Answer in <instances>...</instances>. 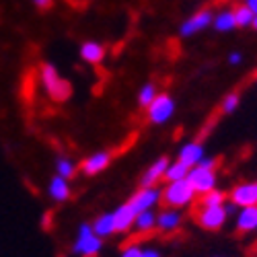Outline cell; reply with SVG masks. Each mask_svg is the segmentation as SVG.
I'll return each mask as SVG.
<instances>
[{
    "label": "cell",
    "instance_id": "cell-1",
    "mask_svg": "<svg viewBox=\"0 0 257 257\" xmlns=\"http://www.w3.org/2000/svg\"><path fill=\"white\" fill-rule=\"evenodd\" d=\"M39 82H41V87H44V91L50 95V99H54L56 103H64V101H68L70 95H72V84L64 78L54 64L46 62V64H41V68H39Z\"/></svg>",
    "mask_w": 257,
    "mask_h": 257
},
{
    "label": "cell",
    "instance_id": "cell-2",
    "mask_svg": "<svg viewBox=\"0 0 257 257\" xmlns=\"http://www.w3.org/2000/svg\"><path fill=\"white\" fill-rule=\"evenodd\" d=\"M198 200V194L196 189L191 187V183L187 179H181V181H171L163 187V204L165 208H175V210H181V208H187Z\"/></svg>",
    "mask_w": 257,
    "mask_h": 257
},
{
    "label": "cell",
    "instance_id": "cell-3",
    "mask_svg": "<svg viewBox=\"0 0 257 257\" xmlns=\"http://www.w3.org/2000/svg\"><path fill=\"white\" fill-rule=\"evenodd\" d=\"M175 99L169 93H159L157 99L146 107V117L155 125H165L167 121H171V117L175 115Z\"/></svg>",
    "mask_w": 257,
    "mask_h": 257
},
{
    "label": "cell",
    "instance_id": "cell-4",
    "mask_svg": "<svg viewBox=\"0 0 257 257\" xmlns=\"http://www.w3.org/2000/svg\"><path fill=\"white\" fill-rule=\"evenodd\" d=\"M228 218L224 206H196L194 220L204 230H220Z\"/></svg>",
    "mask_w": 257,
    "mask_h": 257
},
{
    "label": "cell",
    "instance_id": "cell-5",
    "mask_svg": "<svg viewBox=\"0 0 257 257\" xmlns=\"http://www.w3.org/2000/svg\"><path fill=\"white\" fill-rule=\"evenodd\" d=\"M216 167H194V169H189V175H187V181L191 183V187L196 189V194L198 196H204L208 194V191L212 189H216Z\"/></svg>",
    "mask_w": 257,
    "mask_h": 257
},
{
    "label": "cell",
    "instance_id": "cell-6",
    "mask_svg": "<svg viewBox=\"0 0 257 257\" xmlns=\"http://www.w3.org/2000/svg\"><path fill=\"white\" fill-rule=\"evenodd\" d=\"M103 239L93 230L91 224H80L78 228V237L74 241V253L80 257H95L101 249Z\"/></svg>",
    "mask_w": 257,
    "mask_h": 257
},
{
    "label": "cell",
    "instance_id": "cell-7",
    "mask_svg": "<svg viewBox=\"0 0 257 257\" xmlns=\"http://www.w3.org/2000/svg\"><path fill=\"white\" fill-rule=\"evenodd\" d=\"M161 200H163V189L153 185V187H138V191H134L127 204L136 210V214H140L146 210H155L161 204Z\"/></svg>",
    "mask_w": 257,
    "mask_h": 257
},
{
    "label": "cell",
    "instance_id": "cell-8",
    "mask_svg": "<svg viewBox=\"0 0 257 257\" xmlns=\"http://www.w3.org/2000/svg\"><path fill=\"white\" fill-rule=\"evenodd\" d=\"M212 21H214V13L210 9H200L194 15H189L179 25V35L181 37H194V35L202 33L204 29L212 27Z\"/></svg>",
    "mask_w": 257,
    "mask_h": 257
},
{
    "label": "cell",
    "instance_id": "cell-9",
    "mask_svg": "<svg viewBox=\"0 0 257 257\" xmlns=\"http://www.w3.org/2000/svg\"><path fill=\"white\" fill-rule=\"evenodd\" d=\"M181 222H183V214L181 210H175V208H163L159 214H157V230L161 234H173L181 228Z\"/></svg>",
    "mask_w": 257,
    "mask_h": 257
},
{
    "label": "cell",
    "instance_id": "cell-10",
    "mask_svg": "<svg viewBox=\"0 0 257 257\" xmlns=\"http://www.w3.org/2000/svg\"><path fill=\"white\" fill-rule=\"evenodd\" d=\"M206 157V148L200 140H189L185 142L181 148H179V155H177V161H181L183 165H187L189 169L198 167Z\"/></svg>",
    "mask_w": 257,
    "mask_h": 257
},
{
    "label": "cell",
    "instance_id": "cell-11",
    "mask_svg": "<svg viewBox=\"0 0 257 257\" xmlns=\"http://www.w3.org/2000/svg\"><path fill=\"white\" fill-rule=\"evenodd\" d=\"M111 163V153H107V151H99V153H93L89 155L87 159H84L78 167L84 175H89V177H95L99 173H103V171L109 167Z\"/></svg>",
    "mask_w": 257,
    "mask_h": 257
},
{
    "label": "cell",
    "instance_id": "cell-12",
    "mask_svg": "<svg viewBox=\"0 0 257 257\" xmlns=\"http://www.w3.org/2000/svg\"><path fill=\"white\" fill-rule=\"evenodd\" d=\"M169 163H171L169 157H165V155L159 157V159L142 173V177H140V187H153V185H157L159 181H165V171H167Z\"/></svg>",
    "mask_w": 257,
    "mask_h": 257
},
{
    "label": "cell",
    "instance_id": "cell-13",
    "mask_svg": "<svg viewBox=\"0 0 257 257\" xmlns=\"http://www.w3.org/2000/svg\"><path fill=\"white\" fill-rule=\"evenodd\" d=\"M228 200L234 202L239 208H245V206H255L257 204V181L253 183H241L234 187L230 194H228Z\"/></svg>",
    "mask_w": 257,
    "mask_h": 257
},
{
    "label": "cell",
    "instance_id": "cell-14",
    "mask_svg": "<svg viewBox=\"0 0 257 257\" xmlns=\"http://www.w3.org/2000/svg\"><path fill=\"white\" fill-rule=\"evenodd\" d=\"M78 54H80L82 62L91 64V66H99V64L105 60V56H107V50H105V46L101 44V41L89 39V41H84V44L80 46Z\"/></svg>",
    "mask_w": 257,
    "mask_h": 257
},
{
    "label": "cell",
    "instance_id": "cell-15",
    "mask_svg": "<svg viewBox=\"0 0 257 257\" xmlns=\"http://www.w3.org/2000/svg\"><path fill=\"white\" fill-rule=\"evenodd\" d=\"M113 222H115V232H130L136 222V210L130 204H121L113 210Z\"/></svg>",
    "mask_w": 257,
    "mask_h": 257
},
{
    "label": "cell",
    "instance_id": "cell-16",
    "mask_svg": "<svg viewBox=\"0 0 257 257\" xmlns=\"http://www.w3.org/2000/svg\"><path fill=\"white\" fill-rule=\"evenodd\" d=\"M257 230V204L255 206H245L237 214V232L247 234Z\"/></svg>",
    "mask_w": 257,
    "mask_h": 257
},
{
    "label": "cell",
    "instance_id": "cell-17",
    "mask_svg": "<svg viewBox=\"0 0 257 257\" xmlns=\"http://www.w3.org/2000/svg\"><path fill=\"white\" fill-rule=\"evenodd\" d=\"M214 31L218 33H230L237 29V19H234V11L232 9H222L218 13H214V21H212Z\"/></svg>",
    "mask_w": 257,
    "mask_h": 257
},
{
    "label": "cell",
    "instance_id": "cell-18",
    "mask_svg": "<svg viewBox=\"0 0 257 257\" xmlns=\"http://www.w3.org/2000/svg\"><path fill=\"white\" fill-rule=\"evenodd\" d=\"M48 194L54 202H66L70 198V185L68 179H64L60 175H54L50 185H48Z\"/></svg>",
    "mask_w": 257,
    "mask_h": 257
},
{
    "label": "cell",
    "instance_id": "cell-19",
    "mask_svg": "<svg viewBox=\"0 0 257 257\" xmlns=\"http://www.w3.org/2000/svg\"><path fill=\"white\" fill-rule=\"evenodd\" d=\"M157 230V212L155 210H146L136 214V222H134V232L136 234H151Z\"/></svg>",
    "mask_w": 257,
    "mask_h": 257
},
{
    "label": "cell",
    "instance_id": "cell-20",
    "mask_svg": "<svg viewBox=\"0 0 257 257\" xmlns=\"http://www.w3.org/2000/svg\"><path fill=\"white\" fill-rule=\"evenodd\" d=\"M93 230L99 234L101 239L109 237V234L115 232V222H113V212H105V214H99V216L93 220Z\"/></svg>",
    "mask_w": 257,
    "mask_h": 257
},
{
    "label": "cell",
    "instance_id": "cell-21",
    "mask_svg": "<svg viewBox=\"0 0 257 257\" xmlns=\"http://www.w3.org/2000/svg\"><path fill=\"white\" fill-rule=\"evenodd\" d=\"M54 167H56V175L68 179V181L76 175V171L80 169V167H78L72 159H68V157H58L56 163H54Z\"/></svg>",
    "mask_w": 257,
    "mask_h": 257
},
{
    "label": "cell",
    "instance_id": "cell-22",
    "mask_svg": "<svg viewBox=\"0 0 257 257\" xmlns=\"http://www.w3.org/2000/svg\"><path fill=\"white\" fill-rule=\"evenodd\" d=\"M189 175V167L183 165L181 161H171L167 171H165V181L171 183V181H181V179H187Z\"/></svg>",
    "mask_w": 257,
    "mask_h": 257
},
{
    "label": "cell",
    "instance_id": "cell-23",
    "mask_svg": "<svg viewBox=\"0 0 257 257\" xmlns=\"http://www.w3.org/2000/svg\"><path fill=\"white\" fill-rule=\"evenodd\" d=\"M234 11V19H237V27L239 29H247V27H253V19H255V13L245 5V3H241V5H237L232 9Z\"/></svg>",
    "mask_w": 257,
    "mask_h": 257
},
{
    "label": "cell",
    "instance_id": "cell-24",
    "mask_svg": "<svg viewBox=\"0 0 257 257\" xmlns=\"http://www.w3.org/2000/svg\"><path fill=\"white\" fill-rule=\"evenodd\" d=\"M228 200V196L220 189H212L204 196H198L196 206H224V202Z\"/></svg>",
    "mask_w": 257,
    "mask_h": 257
},
{
    "label": "cell",
    "instance_id": "cell-25",
    "mask_svg": "<svg viewBox=\"0 0 257 257\" xmlns=\"http://www.w3.org/2000/svg\"><path fill=\"white\" fill-rule=\"evenodd\" d=\"M157 95H159V89L155 87V84H153V82H144L142 87L138 89V97H136V101H138L140 107H144V109H146V107L157 99Z\"/></svg>",
    "mask_w": 257,
    "mask_h": 257
},
{
    "label": "cell",
    "instance_id": "cell-26",
    "mask_svg": "<svg viewBox=\"0 0 257 257\" xmlns=\"http://www.w3.org/2000/svg\"><path fill=\"white\" fill-rule=\"evenodd\" d=\"M239 105H241V95L237 91H232V93L224 95V99L220 101V111L224 115H230V113H234L239 109Z\"/></svg>",
    "mask_w": 257,
    "mask_h": 257
},
{
    "label": "cell",
    "instance_id": "cell-27",
    "mask_svg": "<svg viewBox=\"0 0 257 257\" xmlns=\"http://www.w3.org/2000/svg\"><path fill=\"white\" fill-rule=\"evenodd\" d=\"M121 257H142V249L138 245H130V247H125Z\"/></svg>",
    "mask_w": 257,
    "mask_h": 257
},
{
    "label": "cell",
    "instance_id": "cell-28",
    "mask_svg": "<svg viewBox=\"0 0 257 257\" xmlns=\"http://www.w3.org/2000/svg\"><path fill=\"white\" fill-rule=\"evenodd\" d=\"M39 224H41V228H44V230H52V224H54V214H52V212H46Z\"/></svg>",
    "mask_w": 257,
    "mask_h": 257
},
{
    "label": "cell",
    "instance_id": "cell-29",
    "mask_svg": "<svg viewBox=\"0 0 257 257\" xmlns=\"http://www.w3.org/2000/svg\"><path fill=\"white\" fill-rule=\"evenodd\" d=\"M31 3H33V7L39 9V11H48V9H52L54 0H31Z\"/></svg>",
    "mask_w": 257,
    "mask_h": 257
},
{
    "label": "cell",
    "instance_id": "cell-30",
    "mask_svg": "<svg viewBox=\"0 0 257 257\" xmlns=\"http://www.w3.org/2000/svg\"><path fill=\"white\" fill-rule=\"evenodd\" d=\"M226 62L230 64V66H237V64H241V62H243L241 52H230V54H228V58H226Z\"/></svg>",
    "mask_w": 257,
    "mask_h": 257
},
{
    "label": "cell",
    "instance_id": "cell-31",
    "mask_svg": "<svg viewBox=\"0 0 257 257\" xmlns=\"http://www.w3.org/2000/svg\"><path fill=\"white\" fill-rule=\"evenodd\" d=\"M142 257H161V255L155 249H142Z\"/></svg>",
    "mask_w": 257,
    "mask_h": 257
},
{
    "label": "cell",
    "instance_id": "cell-32",
    "mask_svg": "<svg viewBox=\"0 0 257 257\" xmlns=\"http://www.w3.org/2000/svg\"><path fill=\"white\" fill-rule=\"evenodd\" d=\"M245 5H247V7L257 15V0H245Z\"/></svg>",
    "mask_w": 257,
    "mask_h": 257
},
{
    "label": "cell",
    "instance_id": "cell-33",
    "mask_svg": "<svg viewBox=\"0 0 257 257\" xmlns=\"http://www.w3.org/2000/svg\"><path fill=\"white\" fill-rule=\"evenodd\" d=\"M253 29L257 31V15H255V19H253Z\"/></svg>",
    "mask_w": 257,
    "mask_h": 257
},
{
    "label": "cell",
    "instance_id": "cell-34",
    "mask_svg": "<svg viewBox=\"0 0 257 257\" xmlns=\"http://www.w3.org/2000/svg\"><path fill=\"white\" fill-rule=\"evenodd\" d=\"M253 80H255V84H257V72H255V76H253Z\"/></svg>",
    "mask_w": 257,
    "mask_h": 257
},
{
    "label": "cell",
    "instance_id": "cell-35",
    "mask_svg": "<svg viewBox=\"0 0 257 257\" xmlns=\"http://www.w3.org/2000/svg\"><path fill=\"white\" fill-rule=\"evenodd\" d=\"M255 257H257V245H255Z\"/></svg>",
    "mask_w": 257,
    "mask_h": 257
}]
</instances>
